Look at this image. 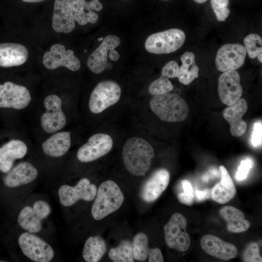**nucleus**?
Segmentation results:
<instances>
[{
    "label": "nucleus",
    "mask_w": 262,
    "mask_h": 262,
    "mask_svg": "<svg viewBox=\"0 0 262 262\" xmlns=\"http://www.w3.org/2000/svg\"><path fill=\"white\" fill-rule=\"evenodd\" d=\"M122 156L123 164L131 174L135 176H145L154 157V151L146 140L134 137L125 142Z\"/></svg>",
    "instance_id": "f257e3e1"
},
{
    "label": "nucleus",
    "mask_w": 262,
    "mask_h": 262,
    "mask_svg": "<svg viewBox=\"0 0 262 262\" xmlns=\"http://www.w3.org/2000/svg\"><path fill=\"white\" fill-rule=\"evenodd\" d=\"M149 107L161 120L167 122L183 121L189 113L185 100L178 95L169 92L153 97Z\"/></svg>",
    "instance_id": "f03ea898"
},
{
    "label": "nucleus",
    "mask_w": 262,
    "mask_h": 262,
    "mask_svg": "<svg viewBox=\"0 0 262 262\" xmlns=\"http://www.w3.org/2000/svg\"><path fill=\"white\" fill-rule=\"evenodd\" d=\"M124 199L123 194L117 184L112 180L103 182L97 190L91 208L92 217L100 220L117 211Z\"/></svg>",
    "instance_id": "7ed1b4c3"
},
{
    "label": "nucleus",
    "mask_w": 262,
    "mask_h": 262,
    "mask_svg": "<svg viewBox=\"0 0 262 262\" xmlns=\"http://www.w3.org/2000/svg\"><path fill=\"white\" fill-rule=\"evenodd\" d=\"M185 33L179 29H171L153 33L145 42V48L149 52L161 54L173 52L184 44Z\"/></svg>",
    "instance_id": "20e7f679"
},
{
    "label": "nucleus",
    "mask_w": 262,
    "mask_h": 262,
    "mask_svg": "<svg viewBox=\"0 0 262 262\" xmlns=\"http://www.w3.org/2000/svg\"><path fill=\"white\" fill-rule=\"evenodd\" d=\"M121 89L116 82L105 80L99 82L90 96L89 108L94 114H99L116 103L120 98Z\"/></svg>",
    "instance_id": "39448f33"
},
{
    "label": "nucleus",
    "mask_w": 262,
    "mask_h": 262,
    "mask_svg": "<svg viewBox=\"0 0 262 262\" xmlns=\"http://www.w3.org/2000/svg\"><path fill=\"white\" fill-rule=\"evenodd\" d=\"M187 220L180 213H174L164 226L166 245L180 252L186 251L191 244V238L186 231Z\"/></svg>",
    "instance_id": "423d86ee"
},
{
    "label": "nucleus",
    "mask_w": 262,
    "mask_h": 262,
    "mask_svg": "<svg viewBox=\"0 0 262 262\" xmlns=\"http://www.w3.org/2000/svg\"><path fill=\"white\" fill-rule=\"evenodd\" d=\"M24 255L35 262H49L54 257L51 246L42 239L30 232H24L18 239Z\"/></svg>",
    "instance_id": "0eeeda50"
},
{
    "label": "nucleus",
    "mask_w": 262,
    "mask_h": 262,
    "mask_svg": "<svg viewBox=\"0 0 262 262\" xmlns=\"http://www.w3.org/2000/svg\"><path fill=\"white\" fill-rule=\"evenodd\" d=\"M44 105L46 111L41 117V125L46 132L52 133L63 129L66 125V117L62 109V101L56 95L46 97Z\"/></svg>",
    "instance_id": "6e6552de"
},
{
    "label": "nucleus",
    "mask_w": 262,
    "mask_h": 262,
    "mask_svg": "<svg viewBox=\"0 0 262 262\" xmlns=\"http://www.w3.org/2000/svg\"><path fill=\"white\" fill-rule=\"evenodd\" d=\"M97 192L96 186L91 184L86 178L80 180L74 186L63 185L58 190L61 204L69 207L74 204L80 199L91 201L95 199Z\"/></svg>",
    "instance_id": "1a4fd4ad"
},
{
    "label": "nucleus",
    "mask_w": 262,
    "mask_h": 262,
    "mask_svg": "<svg viewBox=\"0 0 262 262\" xmlns=\"http://www.w3.org/2000/svg\"><path fill=\"white\" fill-rule=\"evenodd\" d=\"M246 51L240 44H226L218 50L215 63L216 68L221 72L236 70L245 63Z\"/></svg>",
    "instance_id": "9d476101"
},
{
    "label": "nucleus",
    "mask_w": 262,
    "mask_h": 262,
    "mask_svg": "<svg viewBox=\"0 0 262 262\" xmlns=\"http://www.w3.org/2000/svg\"><path fill=\"white\" fill-rule=\"evenodd\" d=\"M42 63L49 69H54L64 66L72 71L78 70L81 66L79 59L74 54L71 49L66 50L65 47L60 44L52 45L50 50L43 56Z\"/></svg>",
    "instance_id": "9b49d317"
},
{
    "label": "nucleus",
    "mask_w": 262,
    "mask_h": 262,
    "mask_svg": "<svg viewBox=\"0 0 262 262\" xmlns=\"http://www.w3.org/2000/svg\"><path fill=\"white\" fill-rule=\"evenodd\" d=\"M51 209L45 201H36L33 207L26 206L20 212L17 222L20 227L30 233H37L42 229L41 221L50 214Z\"/></svg>",
    "instance_id": "f8f14e48"
},
{
    "label": "nucleus",
    "mask_w": 262,
    "mask_h": 262,
    "mask_svg": "<svg viewBox=\"0 0 262 262\" xmlns=\"http://www.w3.org/2000/svg\"><path fill=\"white\" fill-rule=\"evenodd\" d=\"M113 145V140L109 135L102 133L94 134L80 147L77 157L83 163L94 161L107 154Z\"/></svg>",
    "instance_id": "ddd939ff"
},
{
    "label": "nucleus",
    "mask_w": 262,
    "mask_h": 262,
    "mask_svg": "<svg viewBox=\"0 0 262 262\" xmlns=\"http://www.w3.org/2000/svg\"><path fill=\"white\" fill-rule=\"evenodd\" d=\"M28 89L25 86L7 81L0 84V107L22 109L31 101Z\"/></svg>",
    "instance_id": "4468645a"
},
{
    "label": "nucleus",
    "mask_w": 262,
    "mask_h": 262,
    "mask_svg": "<svg viewBox=\"0 0 262 262\" xmlns=\"http://www.w3.org/2000/svg\"><path fill=\"white\" fill-rule=\"evenodd\" d=\"M240 76L236 70L223 72L218 80V92L221 101L227 105L238 101L242 95Z\"/></svg>",
    "instance_id": "2eb2a0df"
},
{
    "label": "nucleus",
    "mask_w": 262,
    "mask_h": 262,
    "mask_svg": "<svg viewBox=\"0 0 262 262\" xmlns=\"http://www.w3.org/2000/svg\"><path fill=\"white\" fill-rule=\"evenodd\" d=\"M52 27L57 33H70L75 27L71 0H53Z\"/></svg>",
    "instance_id": "dca6fc26"
},
{
    "label": "nucleus",
    "mask_w": 262,
    "mask_h": 262,
    "mask_svg": "<svg viewBox=\"0 0 262 262\" xmlns=\"http://www.w3.org/2000/svg\"><path fill=\"white\" fill-rule=\"evenodd\" d=\"M119 37L109 35L105 37L100 45L90 55L87 65L93 73L99 74L106 68L108 57L111 50H114L120 43Z\"/></svg>",
    "instance_id": "f3484780"
},
{
    "label": "nucleus",
    "mask_w": 262,
    "mask_h": 262,
    "mask_svg": "<svg viewBox=\"0 0 262 262\" xmlns=\"http://www.w3.org/2000/svg\"><path fill=\"white\" fill-rule=\"evenodd\" d=\"M170 180V173L165 168L155 171L146 181L141 190L140 196L147 203L157 199L166 189Z\"/></svg>",
    "instance_id": "a211bd4d"
},
{
    "label": "nucleus",
    "mask_w": 262,
    "mask_h": 262,
    "mask_svg": "<svg viewBox=\"0 0 262 262\" xmlns=\"http://www.w3.org/2000/svg\"><path fill=\"white\" fill-rule=\"evenodd\" d=\"M200 246L208 254L223 260L235 258L238 253L234 245L211 234L204 235L201 238Z\"/></svg>",
    "instance_id": "6ab92c4d"
},
{
    "label": "nucleus",
    "mask_w": 262,
    "mask_h": 262,
    "mask_svg": "<svg viewBox=\"0 0 262 262\" xmlns=\"http://www.w3.org/2000/svg\"><path fill=\"white\" fill-rule=\"evenodd\" d=\"M247 108L246 100L244 98H240L224 109L223 115L230 125V132L232 136L240 137L245 133L247 124L243 120L242 117L246 112Z\"/></svg>",
    "instance_id": "aec40b11"
},
{
    "label": "nucleus",
    "mask_w": 262,
    "mask_h": 262,
    "mask_svg": "<svg viewBox=\"0 0 262 262\" xmlns=\"http://www.w3.org/2000/svg\"><path fill=\"white\" fill-rule=\"evenodd\" d=\"M29 51L22 44L14 42L0 43V67L19 66L28 59Z\"/></svg>",
    "instance_id": "412c9836"
},
{
    "label": "nucleus",
    "mask_w": 262,
    "mask_h": 262,
    "mask_svg": "<svg viewBox=\"0 0 262 262\" xmlns=\"http://www.w3.org/2000/svg\"><path fill=\"white\" fill-rule=\"evenodd\" d=\"M74 19L80 25L87 23H96L98 15L94 11H100L103 5L99 0H71Z\"/></svg>",
    "instance_id": "4be33fe9"
},
{
    "label": "nucleus",
    "mask_w": 262,
    "mask_h": 262,
    "mask_svg": "<svg viewBox=\"0 0 262 262\" xmlns=\"http://www.w3.org/2000/svg\"><path fill=\"white\" fill-rule=\"evenodd\" d=\"M27 152V147L22 141L12 140L0 147V171H9L16 159L22 158Z\"/></svg>",
    "instance_id": "5701e85b"
},
{
    "label": "nucleus",
    "mask_w": 262,
    "mask_h": 262,
    "mask_svg": "<svg viewBox=\"0 0 262 262\" xmlns=\"http://www.w3.org/2000/svg\"><path fill=\"white\" fill-rule=\"evenodd\" d=\"M220 181L215 184L211 191V198L215 202L225 204L232 199L236 193L234 182L227 169L219 166Z\"/></svg>",
    "instance_id": "b1692460"
},
{
    "label": "nucleus",
    "mask_w": 262,
    "mask_h": 262,
    "mask_svg": "<svg viewBox=\"0 0 262 262\" xmlns=\"http://www.w3.org/2000/svg\"><path fill=\"white\" fill-rule=\"evenodd\" d=\"M37 174V170L34 166L29 162H23L8 173L4 179V182L9 187H16L32 182Z\"/></svg>",
    "instance_id": "393cba45"
},
{
    "label": "nucleus",
    "mask_w": 262,
    "mask_h": 262,
    "mask_svg": "<svg viewBox=\"0 0 262 262\" xmlns=\"http://www.w3.org/2000/svg\"><path fill=\"white\" fill-rule=\"evenodd\" d=\"M132 243L135 260L145 261L148 258L149 262L164 261L162 252L159 248H149L148 237L144 233L136 234Z\"/></svg>",
    "instance_id": "a878e982"
},
{
    "label": "nucleus",
    "mask_w": 262,
    "mask_h": 262,
    "mask_svg": "<svg viewBox=\"0 0 262 262\" xmlns=\"http://www.w3.org/2000/svg\"><path fill=\"white\" fill-rule=\"evenodd\" d=\"M219 213L227 223V229L231 233H241L250 227V222L245 219L244 213L239 209L231 206L222 207Z\"/></svg>",
    "instance_id": "bb28decb"
},
{
    "label": "nucleus",
    "mask_w": 262,
    "mask_h": 262,
    "mask_svg": "<svg viewBox=\"0 0 262 262\" xmlns=\"http://www.w3.org/2000/svg\"><path fill=\"white\" fill-rule=\"evenodd\" d=\"M71 146L70 133L62 131L51 136L42 144L44 152L50 157H59L65 155Z\"/></svg>",
    "instance_id": "cd10ccee"
},
{
    "label": "nucleus",
    "mask_w": 262,
    "mask_h": 262,
    "mask_svg": "<svg viewBox=\"0 0 262 262\" xmlns=\"http://www.w3.org/2000/svg\"><path fill=\"white\" fill-rule=\"evenodd\" d=\"M181 65L179 67L178 80L184 84H190L198 77L199 67L195 62L194 54L191 51L184 52L180 57Z\"/></svg>",
    "instance_id": "c85d7f7f"
},
{
    "label": "nucleus",
    "mask_w": 262,
    "mask_h": 262,
    "mask_svg": "<svg viewBox=\"0 0 262 262\" xmlns=\"http://www.w3.org/2000/svg\"><path fill=\"white\" fill-rule=\"evenodd\" d=\"M106 250V242L101 236H90L84 244L83 258L87 262H98L104 256Z\"/></svg>",
    "instance_id": "c756f323"
},
{
    "label": "nucleus",
    "mask_w": 262,
    "mask_h": 262,
    "mask_svg": "<svg viewBox=\"0 0 262 262\" xmlns=\"http://www.w3.org/2000/svg\"><path fill=\"white\" fill-rule=\"evenodd\" d=\"M110 259L114 262H133L134 261L132 242L122 240L118 246L109 252Z\"/></svg>",
    "instance_id": "7c9ffc66"
},
{
    "label": "nucleus",
    "mask_w": 262,
    "mask_h": 262,
    "mask_svg": "<svg viewBox=\"0 0 262 262\" xmlns=\"http://www.w3.org/2000/svg\"><path fill=\"white\" fill-rule=\"evenodd\" d=\"M245 48L249 57L251 59L257 57L262 62V39L258 34L252 33L247 35L244 40Z\"/></svg>",
    "instance_id": "2f4dec72"
},
{
    "label": "nucleus",
    "mask_w": 262,
    "mask_h": 262,
    "mask_svg": "<svg viewBox=\"0 0 262 262\" xmlns=\"http://www.w3.org/2000/svg\"><path fill=\"white\" fill-rule=\"evenodd\" d=\"M166 77L161 76L152 82L148 87V91L153 95H160L172 91L174 86L171 82Z\"/></svg>",
    "instance_id": "473e14b6"
},
{
    "label": "nucleus",
    "mask_w": 262,
    "mask_h": 262,
    "mask_svg": "<svg viewBox=\"0 0 262 262\" xmlns=\"http://www.w3.org/2000/svg\"><path fill=\"white\" fill-rule=\"evenodd\" d=\"M211 3L217 19L219 21H225L230 13L228 8L229 0H211Z\"/></svg>",
    "instance_id": "72a5a7b5"
},
{
    "label": "nucleus",
    "mask_w": 262,
    "mask_h": 262,
    "mask_svg": "<svg viewBox=\"0 0 262 262\" xmlns=\"http://www.w3.org/2000/svg\"><path fill=\"white\" fill-rule=\"evenodd\" d=\"M242 259L246 262H261L262 257L260 255V249L258 245L255 242L248 244L242 255Z\"/></svg>",
    "instance_id": "f704fd0d"
},
{
    "label": "nucleus",
    "mask_w": 262,
    "mask_h": 262,
    "mask_svg": "<svg viewBox=\"0 0 262 262\" xmlns=\"http://www.w3.org/2000/svg\"><path fill=\"white\" fill-rule=\"evenodd\" d=\"M179 65L175 61L172 60L166 63L163 67L161 75L168 79L178 77Z\"/></svg>",
    "instance_id": "c9c22d12"
},
{
    "label": "nucleus",
    "mask_w": 262,
    "mask_h": 262,
    "mask_svg": "<svg viewBox=\"0 0 262 262\" xmlns=\"http://www.w3.org/2000/svg\"><path fill=\"white\" fill-rule=\"evenodd\" d=\"M252 165L253 163L250 159H246L242 161L236 173V179L239 180L245 179L247 177L250 169L252 167Z\"/></svg>",
    "instance_id": "e433bc0d"
},
{
    "label": "nucleus",
    "mask_w": 262,
    "mask_h": 262,
    "mask_svg": "<svg viewBox=\"0 0 262 262\" xmlns=\"http://www.w3.org/2000/svg\"><path fill=\"white\" fill-rule=\"evenodd\" d=\"M262 122L255 123L254 125L253 131L251 136V143L254 147H257L262 144Z\"/></svg>",
    "instance_id": "4c0bfd02"
},
{
    "label": "nucleus",
    "mask_w": 262,
    "mask_h": 262,
    "mask_svg": "<svg viewBox=\"0 0 262 262\" xmlns=\"http://www.w3.org/2000/svg\"><path fill=\"white\" fill-rule=\"evenodd\" d=\"M220 175L219 169L218 170L215 168L210 169L202 177L203 180L206 182L214 179H218Z\"/></svg>",
    "instance_id": "58836bf2"
},
{
    "label": "nucleus",
    "mask_w": 262,
    "mask_h": 262,
    "mask_svg": "<svg viewBox=\"0 0 262 262\" xmlns=\"http://www.w3.org/2000/svg\"><path fill=\"white\" fill-rule=\"evenodd\" d=\"M177 197L180 203L185 205L190 206L194 203V196L184 192L179 194Z\"/></svg>",
    "instance_id": "ea45409f"
},
{
    "label": "nucleus",
    "mask_w": 262,
    "mask_h": 262,
    "mask_svg": "<svg viewBox=\"0 0 262 262\" xmlns=\"http://www.w3.org/2000/svg\"><path fill=\"white\" fill-rule=\"evenodd\" d=\"M196 195L198 201H203L211 198V191L210 189L203 191L196 190Z\"/></svg>",
    "instance_id": "a19ab883"
},
{
    "label": "nucleus",
    "mask_w": 262,
    "mask_h": 262,
    "mask_svg": "<svg viewBox=\"0 0 262 262\" xmlns=\"http://www.w3.org/2000/svg\"><path fill=\"white\" fill-rule=\"evenodd\" d=\"M182 189L186 194L194 196L193 188L190 182L184 180L181 181Z\"/></svg>",
    "instance_id": "79ce46f5"
},
{
    "label": "nucleus",
    "mask_w": 262,
    "mask_h": 262,
    "mask_svg": "<svg viewBox=\"0 0 262 262\" xmlns=\"http://www.w3.org/2000/svg\"><path fill=\"white\" fill-rule=\"evenodd\" d=\"M21 2L28 4H34L45 2L47 0H19Z\"/></svg>",
    "instance_id": "37998d69"
},
{
    "label": "nucleus",
    "mask_w": 262,
    "mask_h": 262,
    "mask_svg": "<svg viewBox=\"0 0 262 262\" xmlns=\"http://www.w3.org/2000/svg\"><path fill=\"white\" fill-rule=\"evenodd\" d=\"M193 0L198 3H203L207 1L208 0Z\"/></svg>",
    "instance_id": "c03bdc74"
},
{
    "label": "nucleus",
    "mask_w": 262,
    "mask_h": 262,
    "mask_svg": "<svg viewBox=\"0 0 262 262\" xmlns=\"http://www.w3.org/2000/svg\"><path fill=\"white\" fill-rule=\"evenodd\" d=\"M102 39H103V37H101V38H98V40H102Z\"/></svg>",
    "instance_id": "a18cd8bd"
},
{
    "label": "nucleus",
    "mask_w": 262,
    "mask_h": 262,
    "mask_svg": "<svg viewBox=\"0 0 262 262\" xmlns=\"http://www.w3.org/2000/svg\"><path fill=\"white\" fill-rule=\"evenodd\" d=\"M165 0V1H166V0Z\"/></svg>",
    "instance_id": "49530a36"
}]
</instances>
